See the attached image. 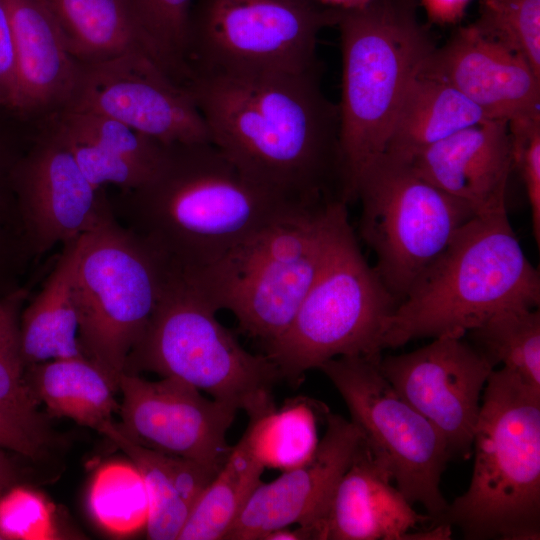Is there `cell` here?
<instances>
[{
  "label": "cell",
  "mask_w": 540,
  "mask_h": 540,
  "mask_svg": "<svg viewBox=\"0 0 540 540\" xmlns=\"http://www.w3.org/2000/svg\"><path fill=\"white\" fill-rule=\"evenodd\" d=\"M184 86L210 141L254 183L294 208L341 200L339 108L323 91L320 65L195 73Z\"/></svg>",
  "instance_id": "1"
},
{
  "label": "cell",
  "mask_w": 540,
  "mask_h": 540,
  "mask_svg": "<svg viewBox=\"0 0 540 540\" xmlns=\"http://www.w3.org/2000/svg\"><path fill=\"white\" fill-rule=\"evenodd\" d=\"M115 219L171 270L193 276L290 212L212 142L166 145L151 177L109 197Z\"/></svg>",
  "instance_id": "2"
},
{
  "label": "cell",
  "mask_w": 540,
  "mask_h": 540,
  "mask_svg": "<svg viewBox=\"0 0 540 540\" xmlns=\"http://www.w3.org/2000/svg\"><path fill=\"white\" fill-rule=\"evenodd\" d=\"M417 7L418 0H372L340 10L341 199L347 205L362 173L384 154L398 109L437 47Z\"/></svg>",
  "instance_id": "3"
},
{
  "label": "cell",
  "mask_w": 540,
  "mask_h": 540,
  "mask_svg": "<svg viewBox=\"0 0 540 540\" xmlns=\"http://www.w3.org/2000/svg\"><path fill=\"white\" fill-rule=\"evenodd\" d=\"M540 276L505 209L478 214L398 304L383 348L441 335L464 336L496 314L538 308Z\"/></svg>",
  "instance_id": "4"
},
{
  "label": "cell",
  "mask_w": 540,
  "mask_h": 540,
  "mask_svg": "<svg viewBox=\"0 0 540 540\" xmlns=\"http://www.w3.org/2000/svg\"><path fill=\"white\" fill-rule=\"evenodd\" d=\"M468 489L439 523L466 539L540 538V390L506 368L483 389Z\"/></svg>",
  "instance_id": "5"
},
{
  "label": "cell",
  "mask_w": 540,
  "mask_h": 540,
  "mask_svg": "<svg viewBox=\"0 0 540 540\" xmlns=\"http://www.w3.org/2000/svg\"><path fill=\"white\" fill-rule=\"evenodd\" d=\"M217 311L190 279L166 267L160 297L125 372L181 380L256 420L276 408L272 392L280 372L265 354L247 351Z\"/></svg>",
  "instance_id": "6"
},
{
  "label": "cell",
  "mask_w": 540,
  "mask_h": 540,
  "mask_svg": "<svg viewBox=\"0 0 540 540\" xmlns=\"http://www.w3.org/2000/svg\"><path fill=\"white\" fill-rule=\"evenodd\" d=\"M398 304L361 252L347 204L335 200L317 275L293 321L265 347V355L281 378L294 384L332 358L381 355Z\"/></svg>",
  "instance_id": "7"
},
{
  "label": "cell",
  "mask_w": 540,
  "mask_h": 540,
  "mask_svg": "<svg viewBox=\"0 0 540 540\" xmlns=\"http://www.w3.org/2000/svg\"><path fill=\"white\" fill-rule=\"evenodd\" d=\"M332 202L285 214L220 262L185 277L266 347L289 327L317 275Z\"/></svg>",
  "instance_id": "8"
},
{
  "label": "cell",
  "mask_w": 540,
  "mask_h": 540,
  "mask_svg": "<svg viewBox=\"0 0 540 540\" xmlns=\"http://www.w3.org/2000/svg\"><path fill=\"white\" fill-rule=\"evenodd\" d=\"M165 272L162 260L113 213L85 235L74 276L79 345L117 388L156 307Z\"/></svg>",
  "instance_id": "9"
},
{
  "label": "cell",
  "mask_w": 540,
  "mask_h": 540,
  "mask_svg": "<svg viewBox=\"0 0 540 540\" xmlns=\"http://www.w3.org/2000/svg\"><path fill=\"white\" fill-rule=\"evenodd\" d=\"M358 200L361 236L376 256L375 270L399 303L476 215L410 162L387 154L360 176Z\"/></svg>",
  "instance_id": "10"
},
{
  "label": "cell",
  "mask_w": 540,
  "mask_h": 540,
  "mask_svg": "<svg viewBox=\"0 0 540 540\" xmlns=\"http://www.w3.org/2000/svg\"><path fill=\"white\" fill-rule=\"evenodd\" d=\"M339 14L340 10L315 0H195L189 77L315 68L320 65L318 35L323 28L335 26Z\"/></svg>",
  "instance_id": "11"
},
{
  "label": "cell",
  "mask_w": 540,
  "mask_h": 540,
  "mask_svg": "<svg viewBox=\"0 0 540 540\" xmlns=\"http://www.w3.org/2000/svg\"><path fill=\"white\" fill-rule=\"evenodd\" d=\"M377 356H339L320 369L342 396L375 460L414 505L439 524L448 503L441 476L450 453L443 436L382 374Z\"/></svg>",
  "instance_id": "12"
},
{
  "label": "cell",
  "mask_w": 540,
  "mask_h": 540,
  "mask_svg": "<svg viewBox=\"0 0 540 540\" xmlns=\"http://www.w3.org/2000/svg\"><path fill=\"white\" fill-rule=\"evenodd\" d=\"M11 187L20 233L34 260L112 214L104 188L89 182L51 123L17 159Z\"/></svg>",
  "instance_id": "13"
},
{
  "label": "cell",
  "mask_w": 540,
  "mask_h": 540,
  "mask_svg": "<svg viewBox=\"0 0 540 540\" xmlns=\"http://www.w3.org/2000/svg\"><path fill=\"white\" fill-rule=\"evenodd\" d=\"M63 109L109 117L165 145L210 141L207 125L185 86L143 53L80 64Z\"/></svg>",
  "instance_id": "14"
},
{
  "label": "cell",
  "mask_w": 540,
  "mask_h": 540,
  "mask_svg": "<svg viewBox=\"0 0 540 540\" xmlns=\"http://www.w3.org/2000/svg\"><path fill=\"white\" fill-rule=\"evenodd\" d=\"M394 389L443 436L450 456L468 459L480 396L495 369L464 336L441 335L417 350L380 357Z\"/></svg>",
  "instance_id": "15"
},
{
  "label": "cell",
  "mask_w": 540,
  "mask_h": 540,
  "mask_svg": "<svg viewBox=\"0 0 540 540\" xmlns=\"http://www.w3.org/2000/svg\"><path fill=\"white\" fill-rule=\"evenodd\" d=\"M119 426L135 442L152 450L195 462L217 473L232 446L226 440L236 412L233 406L206 398L175 378L149 381L123 373Z\"/></svg>",
  "instance_id": "16"
},
{
  "label": "cell",
  "mask_w": 540,
  "mask_h": 540,
  "mask_svg": "<svg viewBox=\"0 0 540 540\" xmlns=\"http://www.w3.org/2000/svg\"><path fill=\"white\" fill-rule=\"evenodd\" d=\"M324 418L326 429L313 456L271 482L261 481L224 540H262L289 526L304 527L319 540L336 486L364 443L351 420L329 411Z\"/></svg>",
  "instance_id": "17"
},
{
  "label": "cell",
  "mask_w": 540,
  "mask_h": 540,
  "mask_svg": "<svg viewBox=\"0 0 540 540\" xmlns=\"http://www.w3.org/2000/svg\"><path fill=\"white\" fill-rule=\"evenodd\" d=\"M421 73L449 83L489 120L508 123L540 113V76L472 23L456 29L444 45L436 47Z\"/></svg>",
  "instance_id": "18"
},
{
  "label": "cell",
  "mask_w": 540,
  "mask_h": 540,
  "mask_svg": "<svg viewBox=\"0 0 540 540\" xmlns=\"http://www.w3.org/2000/svg\"><path fill=\"white\" fill-rule=\"evenodd\" d=\"M365 441L333 493L319 540H447L451 527L416 528L433 520L421 515L393 485Z\"/></svg>",
  "instance_id": "19"
},
{
  "label": "cell",
  "mask_w": 540,
  "mask_h": 540,
  "mask_svg": "<svg viewBox=\"0 0 540 540\" xmlns=\"http://www.w3.org/2000/svg\"><path fill=\"white\" fill-rule=\"evenodd\" d=\"M430 183L472 208L476 215L506 208L513 169L508 123L487 120L417 153L410 161Z\"/></svg>",
  "instance_id": "20"
},
{
  "label": "cell",
  "mask_w": 540,
  "mask_h": 540,
  "mask_svg": "<svg viewBox=\"0 0 540 540\" xmlns=\"http://www.w3.org/2000/svg\"><path fill=\"white\" fill-rule=\"evenodd\" d=\"M14 42V110L49 113L63 109L77 81L80 64L70 54L45 0H5Z\"/></svg>",
  "instance_id": "21"
},
{
  "label": "cell",
  "mask_w": 540,
  "mask_h": 540,
  "mask_svg": "<svg viewBox=\"0 0 540 540\" xmlns=\"http://www.w3.org/2000/svg\"><path fill=\"white\" fill-rule=\"evenodd\" d=\"M50 116V123L96 188L140 186L151 177L164 153L165 144L109 117L66 109Z\"/></svg>",
  "instance_id": "22"
},
{
  "label": "cell",
  "mask_w": 540,
  "mask_h": 540,
  "mask_svg": "<svg viewBox=\"0 0 540 540\" xmlns=\"http://www.w3.org/2000/svg\"><path fill=\"white\" fill-rule=\"evenodd\" d=\"M85 235L62 245L43 287L21 311L20 345L26 367L83 356L78 339L74 276Z\"/></svg>",
  "instance_id": "23"
},
{
  "label": "cell",
  "mask_w": 540,
  "mask_h": 540,
  "mask_svg": "<svg viewBox=\"0 0 540 540\" xmlns=\"http://www.w3.org/2000/svg\"><path fill=\"white\" fill-rule=\"evenodd\" d=\"M487 120L449 83L420 73L398 109L384 154L410 161L425 148Z\"/></svg>",
  "instance_id": "24"
},
{
  "label": "cell",
  "mask_w": 540,
  "mask_h": 540,
  "mask_svg": "<svg viewBox=\"0 0 540 540\" xmlns=\"http://www.w3.org/2000/svg\"><path fill=\"white\" fill-rule=\"evenodd\" d=\"M45 2L78 63L102 62L130 53H143L154 60L134 0Z\"/></svg>",
  "instance_id": "25"
},
{
  "label": "cell",
  "mask_w": 540,
  "mask_h": 540,
  "mask_svg": "<svg viewBox=\"0 0 540 540\" xmlns=\"http://www.w3.org/2000/svg\"><path fill=\"white\" fill-rule=\"evenodd\" d=\"M25 378L35 400L43 402L50 414L97 431L119 411L118 388L84 356L26 367Z\"/></svg>",
  "instance_id": "26"
},
{
  "label": "cell",
  "mask_w": 540,
  "mask_h": 540,
  "mask_svg": "<svg viewBox=\"0 0 540 540\" xmlns=\"http://www.w3.org/2000/svg\"><path fill=\"white\" fill-rule=\"evenodd\" d=\"M264 469L240 439L192 507L177 540H224Z\"/></svg>",
  "instance_id": "27"
},
{
  "label": "cell",
  "mask_w": 540,
  "mask_h": 540,
  "mask_svg": "<svg viewBox=\"0 0 540 540\" xmlns=\"http://www.w3.org/2000/svg\"><path fill=\"white\" fill-rule=\"evenodd\" d=\"M317 407L304 397L289 400L249 421L241 439L264 468L284 472L298 467L313 456L320 441Z\"/></svg>",
  "instance_id": "28"
},
{
  "label": "cell",
  "mask_w": 540,
  "mask_h": 540,
  "mask_svg": "<svg viewBox=\"0 0 540 540\" xmlns=\"http://www.w3.org/2000/svg\"><path fill=\"white\" fill-rule=\"evenodd\" d=\"M98 432L121 449L139 471L148 496L147 537L152 540H177L191 508L180 496L169 465V455L147 448L126 435L113 420Z\"/></svg>",
  "instance_id": "29"
},
{
  "label": "cell",
  "mask_w": 540,
  "mask_h": 540,
  "mask_svg": "<svg viewBox=\"0 0 540 540\" xmlns=\"http://www.w3.org/2000/svg\"><path fill=\"white\" fill-rule=\"evenodd\" d=\"M475 347L494 365L502 364L540 390V312L509 309L469 331Z\"/></svg>",
  "instance_id": "30"
},
{
  "label": "cell",
  "mask_w": 540,
  "mask_h": 540,
  "mask_svg": "<svg viewBox=\"0 0 540 540\" xmlns=\"http://www.w3.org/2000/svg\"><path fill=\"white\" fill-rule=\"evenodd\" d=\"M88 505L93 519L113 535L127 536L146 526L147 491L133 464L103 465L93 477Z\"/></svg>",
  "instance_id": "31"
},
{
  "label": "cell",
  "mask_w": 540,
  "mask_h": 540,
  "mask_svg": "<svg viewBox=\"0 0 540 540\" xmlns=\"http://www.w3.org/2000/svg\"><path fill=\"white\" fill-rule=\"evenodd\" d=\"M194 2L134 0L154 60L179 84L189 76L188 42Z\"/></svg>",
  "instance_id": "32"
},
{
  "label": "cell",
  "mask_w": 540,
  "mask_h": 540,
  "mask_svg": "<svg viewBox=\"0 0 540 540\" xmlns=\"http://www.w3.org/2000/svg\"><path fill=\"white\" fill-rule=\"evenodd\" d=\"M472 25L520 56L540 76V0H480Z\"/></svg>",
  "instance_id": "33"
},
{
  "label": "cell",
  "mask_w": 540,
  "mask_h": 540,
  "mask_svg": "<svg viewBox=\"0 0 540 540\" xmlns=\"http://www.w3.org/2000/svg\"><path fill=\"white\" fill-rule=\"evenodd\" d=\"M28 295L20 286L0 296V405L36 414L38 402L26 382L20 345V315Z\"/></svg>",
  "instance_id": "34"
},
{
  "label": "cell",
  "mask_w": 540,
  "mask_h": 540,
  "mask_svg": "<svg viewBox=\"0 0 540 540\" xmlns=\"http://www.w3.org/2000/svg\"><path fill=\"white\" fill-rule=\"evenodd\" d=\"M55 532L51 506L38 492L14 485L0 496V533L5 540H49Z\"/></svg>",
  "instance_id": "35"
},
{
  "label": "cell",
  "mask_w": 540,
  "mask_h": 540,
  "mask_svg": "<svg viewBox=\"0 0 540 540\" xmlns=\"http://www.w3.org/2000/svg\"><path fill=\"white\" fill-rule=\"evenodd\" d=\"M513 169L525 186L531 210L533 235L540 245V113L508 122Z\"/></svg>",
  "instance_id": "36"
},
{
  "label": "cell",
  "mask_w": 540,
  "mask_h": 540,
  "mask_svg": "<svg viewBox=\"0 0 540 540\" xmlns=\"http://www.w3.org/2000/svg\"><path fill=\"white\" fill-rule=\"evenodd\" d=\"M55 443L50 426L40 412L27 414L0 405V448L39 460Z\"/></svg>",
  "instance_id": "37"
},
{
  "label": "cell",
  "mask_w": 540,
  "mask_h": 540,
  "mask_svg": "<svg viewBox=\"0 0 540 540\" xmlns=\"http://www.w3.org/2000/svg\"><path fill=\"white\" fill-rule=\"evenodd\" d=\"M16 62L12 28L5 0H0V106L14 110Z\"/></svg>",
  "instance_id": "38"
},
{
  "label": "cell",
  "mask_w": 540,
  "mask_h": 540,
  "mask_svg": "<svg viewBox=\"0 0 540 540\" xmlns=\"http://www.w3.org/2000/svg\"><path fill=\"white\" fill-rule=\"evenodd\" d=\"M18 158L0 138V241L9 229L19 230L11 187V173Z\"/></svg>",
  "instance_id": "39"
},
{
  "label": "cell",
  "mask_w": 540,
  "mask_h": 540,
  "mask_svg": "<svg viewBox=\"0 0 540 540\" xmlns=\"http://www.w3.org/2000/svg\"><path fill=\"white\" fill-rule=\"evenodd\" d=\"M432 23L447 25L461 20L471 0H419Z\"/></svg>",
  "instance_id": "40"
},
{
  "label": "cell",
  "mask_w": 540,
  "mask_h": 540,
  "mask_svg": "<svg viewBox=\"0 0 540 540\" xmlns=\"http://www.w3.org/2000/svg\"><path fill=\"white\" fill-rule=\"evenodd\" d=\"M291 527L275 529L266 534L262 540H313L308 529L301 526Z\"/></svg>",
  "instance_id": "41"
},
{
  "label": "cell",
  "mask_w": 540,
  "mask_h": 540,
  "mask_svg": "<svg viewBox=\"0 0 540 540\" xmlns=\"http://www.w3.org/2000/svg\"><path fill=\"white\" fill-rule=\"evenodd\" d=\"M17 478V471L13 463L0 448V496L16 485Z\"/></svg>",
  "instance_id": "42"
},
{
  "label": "cell",
  "mask_w": 540,
  "mask_h": 540,
  "mask_svg": "<svg viewBox=\"0 0 540 540\" xmlns=\"http://www.w3.org/2000/svg\"><path fill=\"white\" fill-rule=\"evenodd\" d=\"M319 4L337 10H351L365 6L372 0H315Z\"/></svg>",
  "instance_id": "43"
},
{
  "label": "cell",
  "mask_w": 540,
  "mask_h": 540,
  "mask_svg": "<svg viewBox=\"0 0 540 540\" xmlns=\"http://www.w3.org/2000/svg\"><path fill=\"white\" fill-rule=\"evenodd\" d=\"M9 282V268L7 262L0 256V294L3 293Z\"/></svg>",
  "instance_id": "44"
},
{
  "label": "cell",
  "mask_w": 540,
  "mask_h": 540,
  "mask_svg": "<svg viewBox=\"0 0 540 540\" xmlns=\"http://www.w3.org/2000/svg\"><path fill=\"white\" fill-rule=\"evenodd\" d=\"M0 540H5L4 537L0 533Z\"/></svg>",
  "instance_id": "45"
}]
</instances>
